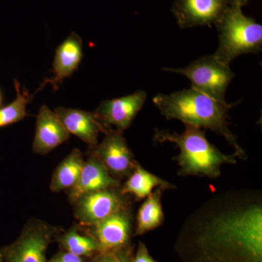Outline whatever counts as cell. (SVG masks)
<instances>
[{"label": "cell", "instance_id": "obj_1", "mask_svg": "<svg viewBox=\"0 0 262 262\" xmlns=\"http://www.w3.org/2000/svg\"><path fill=\"white\" fill-rule=\"evenodd\" d=\"M194 262H262L259 194L227 192L213 198L186 222Z\"/></svg>", "mask_w": 262, "mask_h": 262}, {"label": "cell", "instance_id": "obj_2", "mask_svg": "<svg viewBox=\"0 0 262 262\" xmlns=\"http://www.w3.org/2000/svg\"><path fill=\"white\" fill-rule=\"evenodd\" d=\"M152 101L165 118L213 131L223 136L234 148L237 158L246 160V152L229 127L228 113L233 103L221 102L192 88L170 94H158Z\"/></svg>", "mask_w": 262, "mask_h": 262}, {"label": "cell", "instance_id": "obj_3", "mask_svg": "<svg viewBox=\"0 0 262 262\" xmlns=\"http://www.w3.org/2000/svg\"><path fill=\"white\" fill-rule=\"evenodd\" d=\"M182 134L155 130L154 139L160 143L171 142L178 146L180 152L174 160L179 167V176H199L215 179L221 175L225 164L237 163V157L225 155L209 142L205 131L185 125Z\"/></svg>", "mask_w": 262, "mask_h": 262}, {"label": "cell", "instance_id": "obj_4", "mask_svg": "<svg viewBox=\"0 0 262 262\" xmlns=\"http://www.w3.org/2000/svg\"><path fill=\"white\" fill-rule=\"evenodd\" d=\"M215 26L219 45L213 55L221 63L229 66L241 55L261 51L262 26L245 15L238 5L232 3Z\"/></svg>", "mask_w": 262, "mask_h": 262}, {"label": "cell", "instance_id": "obj_5", "mask_svg": "<svg viewBox=\"0 0 262 262\" xmlns=\"http://www.w3.org/2000/svg\"><path fill=\"white\" fill-rule=\"evenodd\" d=\"M164 70L184 76L190 81L191 88L221 102H227L226 93L234 77L230 67L221 63L213 55L201 57L184 68Z\"/></svg>", "mask_w": 262, "mask_h": 262}, {"label": "cell", "instance_id": "obj_6", "mask_svg": "<svg viewBox=\"0 0 262 262\" xmlns=\"http://www.w3.org/2000/svg\"><path fill=\"white\" fill-rule=\"evenodd\" d=\"M56 229L40 222L32 221L11 244L0 248L5 262H48L46 251L56 236Z\"/></svg>", "mask_w": 262, "mask_h": 262}, {"label": "cell", "instance_id": "obj_7", "mask_svg": "<svg viewBox=\"0 0 262 262\" xmlns=\"http://www.w3.org/2000/svg\"><path fill=\"white\" fill-rule=\"evenodd\" d=\"M75 215L82 226L91 227L129 206L127 196L117 188L81 196L75 202Z\"/></svg>", "mask_w": 262, "mask_h": 262}, {"label": "cell", "instance_id": "obj_8", "mask_svg": "<svg viewBox=\"0 0 262 262\" xmlns=\"http://www.w3.org/2000/svg\"><path fill=\"white\" fill-rule=\"evenodd\" d=\"M146 98L145 91H138L123 97L105 100L94 113L106 130L122 133L130 126Z\"/></svg>", "mask_w": 262, "mask_h": 262}, {"label": "cell", "instance_id": "obj_9", "mask_svg": "<svg viewBox=\"0 0 262 262\" xmlns=\"http://www.w3.org/2000/svg\"><path fill=\"white\" fill-rule=\"evenodd\" d=\"M232 0H174L171 12L182 29L215 25Z\"/></svg>", "mask_w": 262, "mask_h": 262}, {"label": "cell", "instance_id": "obj_10", "mask_svg": "<svg viewBox=\"0 0 262 262\" xmlns=\"http://www.w3.org/2000/svg\"><path fill=\"white\" fill-rule=\"evenodd\" d=\"M113 177H128L135 167L132 151L122 132L110 130L102 142L93 147V155Z\"/></svg>", "mask_w": 262, "mask_h": 262}, {"label": "cell", "instance_id": "obj_11", "mask_svg": "<svg viewBox=\"0 0 262 262\" xmlns=\"http://www.w3.org/2000/svg\"><path fill=\"white\" fill-rule=\"evenodd\" d=\"M91 234L97 243L98 252L120 249L128 246L132 229L129 206L91 226Z\"/></svg>", "mask_w": 262, "mask_h": 262}, {"label": "cell", "instance_id": "obj_12", "mask_svg": "<svg viewBox=\"0 0 262 262\" xmlns=\"http://www.w3.org/2000/svg\"><path fill=\"white\" fill-rule=\"evenodd\" d=\"M70 136L55 112L46 105L41 106L36 121L32 146L34 152L48 154L68 140Z\"/></svg>", "mask_w": 262, "mask_h": 262}, {"label": "cell", "instance_id": "obj_13", "mask_svg": "<svg viewBox=\"0 0 262 262\" xmlns=\"http://www.w3.org/2000/svg\"><path fill=\"white\" fill-rule=\"evenodd\" d=\"M54 112L69 134L77 136L92 148L97 145L100 133L108 132L94 113L65 107L56 108Z\"/></svg>", "mask_w": 262, "mask_h": 262}, {"label": "cell", "instance_id": "obj_14", "mask_svg": "<svg viewBox=\"0 0 262 262\" xmlns=\"http://www.w3.org/2000/svg\"><path fill=\"white\" fill-rule=\"evenodd\" d=\"M119 187H120V182L118 179L108 173L99 160L92 155L84 161L80 178L75 185L70 189V199L75 203L84 194Z\"/></svg>", "mask_w": 262, "mask_h": 262}, {"label": "cell", "instance_id": "obj_15", "mask_svg": "<svg viewBox=\"0 0 262 262\" xmlns=\"http://www.w3.org/2000/svg\"><path fill=\"white\" fill-rule=\"evenodd\" d=\"M82 41L80 36L75 32L70 36L57 48L53 60V77L46 80V83H51L55 89L63 80L70 77L78 68L82 56Z\"/></svg>", "mask_w": 262, "mask_h": 262}, {"label": "cell", "instance_id": "obj_16", "mask_svg": "<svg viewBox=\"0 0 262 262\" xmlns=\"http://www.w3.org/2000/svg\"><path fill=\"white\" fill-rule=\"evenodd\" d=\"M171 189L175 186L164 179L150 173L136 162L132 173L120 189L122 194H131L138 200L144 199L154 191L155 188Z\"/></svg>", "mask_w": 262, "mask_h": 262}, {"label": "cell", "instance_id": "obj_17", "mask_svg": "<svg viewBox=\"0 0 262 262\" xmlns=\"http://www.w3.org/2000/svg\"><path fill=\"white\" fill-rule=\"evenodd\" d=\"M84 164L83 154L75 149L62 160L52 176L50 188L53 192L71 189L80 178Z\"/></svg>", "mask_w": 262, "mask_h": 262}, {"label": "cell", "instance_id": "obj_18", "mask_svg": "<svg viewBox=\"0 0 262 262\" xmlns=\"http://www.w3.org/2000/svg\"><path fill=\"white\" fill-rule=\"evenodd\" d=\"M165 189L157 188L143 203L136 217V235L159 227L164 222V213L162 206V195Z\"/></svg>", "mask_w": 262, "mask_h": 262}, {"label": "cell", "instance_id": "obj_19", "mask_svg": "<svg viewBox=\"0 0 262 262\" xmlns=\"http://www.w3.org/2000/svg\"><path fill=\"white\" fill-rule=\"evenodd\" d=\"M58 239L63 251L82 256L91 257L98 252L97 243L91 234H82L77 227L71 228Z\"/></svg>", "mask_w": 262, "mask_h": 262}, {"label": "cell", "instance_id": "obj_20", "mask_svg": "<svg viewBox=\"0 0 262 262\" xmlns=\"http://www.w3.org/2000/svg\"><path fill=\"white\" fill-rule=\"evenodd\" d=\"M16 91V98L7 106L0 107V128L8 126L23 120L27 116V106L32 96L24 89L20 91V83L18 80L14 81Z\"/></svg>", "mask_w": 262, "mask_h": 262}, {"label": "cell", "instance_id": "obj_21", "mask_svg": "<svg viewBox=\"0 0 262 262\" xmlns=\"http://www.w3.org/2000/svg\"><path fill=\"white\" fill-rule=\"evenodd\" d=\"M132 257V249L127 246L120 249L96 253L91 262H130Z\"/></svg>", "mask_w": 262, "mask_h": 262}, {"label": "cell", "instance_id": "obj_22", "mask_svg": "<svg viewBox=\"0 0 262 262\" xmlns=\"http://www.w3.org/2000/svg\"><path fill=\"white\" fill-rule=\"evenodd\" d=\"M48 262H86L84 257L63 251L56 253Z\"/></svg>", "mask_w": 262, "mask_h": 262}, {"label": "cell", "instance_id": "obj_23", "mask_svg": "<svg viewBox=\"0 0 262 262\" xmlns=\"http://www.w3.org/2000/svg\"><path fill=\"white\" fill-rule=\"evenodd\" d=\"M130 262H156L149 254L145 245L139 243L135 256L132 257Z\"/></svg>", "mask_w": 262, "mask_h": 262}, {"label": "cell", "instance_id": "obj_24", "mask_svg": "<svg viewBox=\"0 0 262 262\" xmlns=\"http://www.w3.org/2000/svg\"><path fill=\"white\" fill-rule=\"evenodd\" d=\"M249 1L250 0H232V3L243 8V7L246 6Z\"/></svg>", "mask_w": 262, "mask_h": 262}, {"label": "cell", "instance_id": "obj_25", "mask_svg": "<svg viewBox=\"0 0 262 262\" xmlns=\"http://www.w3.org/2000/svg\"><path fill=\"white\" fill-rule=\"evenodd\" d=\"M3 96L2 94L1 91H0V107H1L2 104H3Z\"/></svg>", "mask_w": 262, "mask_h": 262}, {"label": "cell", "instance_id": "obj_26", "mask_svg": "<svg viewBox=\"0 0 262 262\" xmlns=\"http://www.w3.org/2000/svg\"><path fill=\"white\" fill-rule=\"evenodd\" d=\"M0 262H5L4 259H3V256H2L1 253H0Z\"/></svg>", "mask_w": 262, "mask_h": 262}]
</instances>
